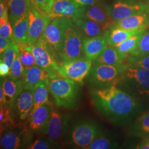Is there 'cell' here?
Returning a JSON list of instances; mask_svg holds the SVG:
<instances>
[{
  "mask_svg": "<svg viewBox=\"0 0 149 149\" xmlns=\"http://www.w3.org/2000/svg\"><path fill=\"white\" fill-rule=\"evenodd\" d=\"M96 111L108 121L117 125H126L138 117L143 107L133 96L119 89L116 85L95 89L91 92Z\"/></svg>",
  "mask_w": 149,
  "mask_h": 149,
  "instance_id": "1",
  "label": "cell"
},
{
  "mask_svg": "<svg viewBox=\"0 0 149 149\" xmlns=\"http://www.w3.org/2000/svg\"><path fill=\"white\" fill-rule=\"evenodd\" d=\"M80 84L60 76L49 79V91L58 107L72 109L77 106L80 97Z\"/></svg>",
  "mask_w": 149,
  "mask_h": 149,
  "instance_id": "2",
  "label": "cell"
},
{
  "mask_svg": "<svg viewBox=\"0 0 149 149\" xmlns=\"http://www.w3.org/2000/svg\"><path fill=\"white\" fill-rule=\"evenodd\" d=\"M128 67V64L93 65L88 75V81L92 85L99 88L117 85Z\"/></svg>",
  "mask_w": 149,
  "mask_h": 149,
  "instance_id": "3",
  "label": "cell"
},
{
  "mask_svg": "<svg viewBox=\"0 0 149 149\" xmlns=\"http://www.w3.org/2000/svg\"><path fill=\"white\" fill-rule=\"evenodd\" d=\"M24 48L33 54L37 65L47 70L50 73V79L61 76L59 72V61L43 34L36 43L28 45H24Z\"/></svg>",
  "mask_w": 149,
  "mask_h": 149,
  "instance_id": "4",
  "label": "cell"
},
{
  "mask_svg": "<svg viewBox=\"0 0 149 149\" xmlns=\"http://www.w3.org/2000/svg\"><path fill=\"white\" fill-rule=\"evenodd\" d=\"M83 40V34L71 19L64 33L60 58L65 61L82 57Z\"/></svg>",
  "mask_w": 149,
  "mask_h": 149,
  "instance_id": "5",
  "label": "cell"
},
{
  "mask_svg": "<svg viewBox=\"0 0 149 149\" xmlns=\"http://www.w3.org/2000/svg\"><path fill=\"white\" fill-rule=\"evenodd\" d=\"M101 134V129L91 120L76 123L70 132V144L77 148L87 149L92 142Z\"/></svg>",
  "mask_w": 149,
  "mask_h": 149,
  "instance_id": "6",
  "label": "cell"
},
{
  "mask_svg": "<svg viewBox=\"0 0 149 149\" xmlns=\"http://www.w3.org/2000/svg\"><path fill=\"white\" fill-rule=\"evenodd\" d=\"M106 6L114 22L143 12L149 8V3L144 0H114Z\"/></svg>",
  "mask_w": 149,
  "mask_h": 149,
  "instance_id": "7",
  "label": "cell"
},
{
  "mask_svg": "<svg viewBox=\"0 0 149 149\" xmlns=\"http://www.w3.org/2000/svg\"><path fill=\"white\" fill-rule=\"evenodd\" d=\"M92 62L85 56L65 61L60 65L59 74L64 77L82 84L90 72Z\"/></svg>",
  "mask_w": 149,
  "mask_h": 149,
  "instance_id": "8",
  "label": "cell"
},
{
  "mask_svg": "<svg viewBox=\"0 0 149 149\" xmlns=\"http://www.w3.org/2000/svg\"><path fill=\"white\" fill-rule=\"evenodd\" d=\"M29 28L25 45L36 43L45 31L49 23L53 20L46 12L42 10L32 1L29 11Z\"/></svg>",
  "mask_w": 149,
  "mask_h": 149,
  "instance_id": "9",
  "label": "cell"
},
{
  "mask_svg": "<svg viewBox=\"0 0 149 149\" xmlns=\"http://www.w3.org/2000/svg\"><path fill=\"white\" fill-rule=\"evenodd\" d=\"M71 19L69 18L66 17L54 18L49 23L43 33L47 42L55 55L58 61L62 48L64 33Z\"/></svg>",
  "mask_w": 149,
  "mask_h": 149,
  "instance_id": "10",
  "label": "cell"
},
{
  "mask_svg": "<svg viewBox=\"0 0 149 149\" xmlns=\"http://www.w3.org/2000/svg\"><path fill=\"white\" fill-rule=\"evenodd\" d=\"M120 81H124L135 93L149 96V70L128 65Z\"/></svg>",
  "mask_w": 149,
  "mask_h": 149,
  "instance_id": "11",
  "label": "cell"
},
{
  "mask_svg": "<svg viewBox=\"0 0 149 149\" xmlns=\"http://www.w3.org/2000/svg\"><path fill=\"white\" fill-rule=\"evenodd\" d=\"M69 116L64 117L53 106L48 122L40 132L45 137L55 142L64 136Z\"/></svg>",
  "mask_w": 149,
  "mask_h": 149,
  "instance_id": "12",
  "label": "cell"
},
{
  "mask_svg": "<svg viewBox=\"0 0 149 149\" xmlns=\"http://www.w3.org/2000/svg\"><path fill=\"white\" fill-rule=\"evenodd\" d=\"M34 88L24 85L11 106L21 121L29 119L33 107Z\"/></svg>",
  "mask_w": 149,
  "mask_h": 149,
  "instance_id": "13",
  "label": "cell"
},
{
  "mask_svg": "<svg viewBox=\"0 0 149 149\" xmlns=\"http://www.w3.org/2000/svg\"><path fill=\"white\" fill-rule=\"evenodd\" d=\"M28 133L27 129L19 124H13L1 134V149H18L24 146L23 135Z\"/></svg>",
  "mask_w": 149,
  "mask_h": 149,
  "instance_id": "14",
  "label": "cell"
},
{
  "mask_svg": "<svg viewBox=\"0 0 149 149\" xmlns=\"http://www.w3.org/2000/svg\"><path fill=\"white\" fill-rule=\"evenodd\" d=\"M84 6H81L74 0H54L50 17L56 18L66 17L72 19L80 18Z\"/></svg>",
  "mask_w": 149,
  "mask_h": 149,
  "instance_id": "15",
  "label": "cell"
},
{
  "mask_svg": "<svg viewBox=\"0 0 149 149\" xmlns=\"http://www.w3.org/2000/svg\"><path fill=\"white\" fill-rule=\"evenodd\" d=\"M80 18L88 19L101 25L104 31L112 26L114 21L107 10L105 5L101 2L90 6L84 7Z\"/></svg>",
  "mask_w": 149,
  "mask_h": 149,
  "instance_id": "16",
  "label": "cell"
},
{
  "mask_svg": "<svg viewBox=\"0 0 149 149\" xmlns=\"http://www.w3.org/2000/svg\"><path fill=\"white\" fill-rule=\"evenodd\" d=\"M112 26L129 31H140L149 28V8L143 12L114 22Z\"/></svg>",
  "mask_w": 149,
  "mask_h": 149,
  "instance_id": "17",
  "label": "cell"
},
{
  "mask_svg": "<svg viewBox=\"0 0 149 149\" xmlns=\"http://www.w3.org/2000/svg\"><path fill=\"white\" fill-rule=\"evenodd\" d=\"M108 45L103 36L84 38L82 53L86 58L92 61L99 58Z\"/></svg>",
  "mask_w": 149,
  "mask_h": 149,
  "instance_id": "18",
  "label": "cell"
},
{
  "mask_svg": "<svg viewBox=\"0 0 149 149\" xmlns=\"http://www.w3.org/2000/svg\"><path fill=\"white\" fill-rule=\"evenodd\" d=\"M53 108V105L49 102L39 107L32 113L29 119V128L33 132L41 131L47 123Z\"/></svg>",
  "mask_w": 149,
  "mask_h": 149,
  "instance_id": "19",
  "label": "cell"
},
{
  "mask_svg": "<svg viewBox=\"0 0 149 149\" xmlns=\"http://www.w3.org/2000/svg\"><path fill=\"white\" fill-rule=\"evenodd\" d=\"M24 84V78L17 80H13L9 78L3 82L1 80V86L2 87L5 98L3 104L1 105L12 106Z\"/></svg>",
  "mask_w": 149,
  "mask_h": 149,
  "instance_id": "20",
  "label": "cell"
},
{
  "mask_svg": "<svg viewBox=\"0 0 149 149\" xmlns=\"http://www.w3.org/2000/svg\"><path fill=\"white\" fill-rule=\"evenodd\" d=\"M71 20L85 37H96L103 35L104 28L96 22L82 18H74Z\"/></svg>",
  "mask_w": 149,
  "mask_h": 149,
  "instance_id": "21",
  "label": "cell"
},
{
  "mask_svg": "<svg viewBox=\"0 0 149 149\" xmlns=\"http://www.w3.org/2000/svg\"><path fill=\"white\" fill-rule=\"evenodd\" d=\"M128 55L121 53L114 46L108 45L106 49L97 59L93 61L95 65H116L123 64L127 60Z\"/></svg>",
  "mask_w": 149,
  "mask_h": 149,
  "instance_id": "22",
  "label": "cell"
},
{
  "mask_svg": "<svg viewBox=\"0 0 149 149\" xmlns=\"http://www.w3.org/2000/svg\"><path fill=\"white\" fill-rule=\"evenodd\" d=\"M32 0H7L8 17L12 26L29 13Z\"/></svg>",
  "mask_w": 149,
  "mask_h": 149,
  "instance_id": "23",
  "label": "cell"
},
{
  "mask_svg": "<svg viewBox=\"0 0 149 149\" xmlns=\"http://www.w3.org/2000/svg\"><path fill=\"white\" fill-rule=\"evenodd\" d=\"M139 31H140L127 30L112 25L104 31L103 36L108 45L114 46L130 37Z\"/></svg>",
  "mask_w": 149,
  "mask_h": 149,
  "instance_id": "24",
  "label": "cell"
},
{
  "mask_svg": "<svg viewBox=\"0 0 149 149\" xmlns=\"http://www.w3.org/2000/svg\"><path fill=\"white\" fill-rule=\"evenodd\" d=\"M51 77L50 73L37 65L28 70L24 77L25 85L34 88L39 83Z\"/></svg>",
  "mask_w": 149,
  "mask_h": 149,
  "instance_id": "25",
  "label": "cell"
},
{
  "mask_svg": "<svg viewBox=\"0 0 149 149\" xmlns=\"http://www.w3.org/2000/svg\"><path fill=\"white\" fill-rule=\"evenodd\" d=\"M12 27V40L18 45H25L29 28V13L15 23Z\"/></svg>",
  "mask_w": 149,
  "mask_h": 149,
  "instance_id": "26",
  "label": "cell"
},
{
  "mask_svg": "<svg viewBox=\"0 0 149 149\" xmlns=\"http://www.w3.org/2000/svg\"><path fill=\"white\" fill-rule=\"evenodd\" d=\"M49 79L39 83L34 87L33 90V107L31 115L39 107L49 102Z\"/></svg>",
  "mask_w": 149,
  "mask_h": 149,
  "instance_id": "27",
  "label": "cell"
},
{
  "mask_svg": "<svg viewBox=\"0 0 149 149\" xmlns=\"http://www.w3.org/2000/svg\"><path fill=\"white\" fill-rule=\"evenodd\" d=\"M130 134L136 136L149 135V112L144 113L135 119L131 128Z\"/></svg>",
  "mask_w": 149,
  "mask_h": 149,
  "instance_id": "28",
  "label": "cell"
},
{
  "mask_svg": "<svg viewBox=\"0 0 149 149\" xmlns=\"http://www.w3.org/2000/svg\"><path fill=\"white\" fill-rule=\"evenodd\" d=\"M148 29H145L139 31L130 37L116 44L114 47L117 48L121 53L129 56V54L136 47L141 38L144 35V33L148 31Z\"/></svg>",
  "mask_w": 149,
  "mask_h": 149,
  "instance_id": "29",
  "label": "cell"
},
{
  "mask_svg": "<svg viewBox=\"0 0 149 149\" xmlns=\"http://www.w3.org/2000/svg\"><path fill=\"white\" fill-rule=\"evenodd\" d=\"M118 143L112 139L101 134L86 149H108L117 148Z\"/></svg>",
  "mask_w": 149,
  "mask_h": 149,
  "instance_id": "30",
  "label": "cell"
},
{
  "mask_svg": "<svg viewBox=\"0 0 149 149\" xmlns=\"http://www.w3.org/2000/svg\"><path fill=\"white\" fill-rule=\"evenodd\" d=\"M19 53V49L18 44L13 40L3 54L1 55V61L7 64L11 69L13 62Z\"/></svg>",
  "mask_w": 149,
  "mask_h": 149,
  "instance_id": "31",
  "label": "cell"
},
{
  "mask_svg": "<svg viewBox=\"0 0 149 149\" xmlns=\"http://www.w3.org/2000/svg\"><path fill=\"white\" fill-rule=\"evenodd\" d=\"M1 133L11 125L15 124L12 119L11 106L1 105L0 108Z\"/></svg>",
  "mask_w": 149,
  "mask_h": 149,
  "instance_id": "32",
  "label": "cell"
},
{
  "mask_svg": "<svg viewBox=\"0 0 149 149\" xmlns=\"http://www.w3.org/2000/svg\"><path fill=\"white\" fill-rule=\"evenodd\" d=\"M149 54V31L145 32L139 42L138 44L129 56H141Z\"/></svg>",
  "mask_w": 149,
  "mask_h": 149,
  "instance_id": "33",
  "label": "cell"
},
{
  "mask_svg": "<svg viewBox=\"0 0 149 149\" xmlns=\"http://www.w3.org/2000/svg\"><path fill=\"white\" fill-rule=\"evenodd\" d=\"M27 70L24 68L19 58V53L13 62L10 69L9 78L13 80H17L24 77Z\"/></svg>",
  "mask_w": 149,
  "mask_h": 149,
  "instance_id": "34",
  "label": "cell"
},
{
  "mask_svg": "<svg viewBox=\"0 0 149 149\" xmlns=\"http://www.w3.org/2000/svg\"><path fill=\"white\" fill-rule=\"evenodd\" d=\"M19 49V58L24 68L28 70L36 65L33 54L24 48V45H18Z\"/></svg>",
  "mask_w": 149,
  "mask_h": 149,
  "instance_id": "35",
  "label": "cell"
},
{
  "mask_svg": "<svg viewBox=\"0 0 149 149\" xmlns=\"http://www.w3.org/2000/svg\"><path fill=\"white\" fill-rule=\"evenodd\" d=\"M56 144L55 141L46 138H38L32 143L27 145L26 149H49L56 148Z\"/></svg>",
  "mask_w": 149,
  "mask_h": 149,
  "instance_id": "36",
  "label": "cell"
},
{
  "mask_svg": "<svg viewBox=\"0 0 149 149\" xmlns=\"http://www.w3.org/2000/svg\"><path fill=\"white\" fill-rule=\"evenodd\" d=\"M128 63L131 66L141 68L149 71V54L141 56H128Z\"/></svg>",
  "mask_w": 149,
  "mask_h": 149,
  "instance_id": "37",
  "label": "cell"
},
{
  "mask_svg": "<svg viewBox=\"0 0 149 149\" xmlns=\"http://www.w3.org/2000/svg\"><path fill=\"white\" fill-rule=\"evenodd\" d=\"M32 2L42 10L46 12L49 15L51 12L54 0H32Z\"/></svg>",
  "mask_w": 149,
  "mask_h": 149,
  "instance_id": "38",
  "label": "cell"
},
{
  "mask_svg": "<svg viewBox=\"0 0 149 149\" xmlns=\"http://www.w3.org/2000/svg\"><path fill=\"white\" fill-rule=\"evenodd\" d=\"M0 36L1 37L12 39L13 27L10 21L0 27Z\"/></svg>",
  "mask_w": 149,
  "mask_h": 149,
  "instance_id": "39",
  "label": "cell"
},
{
  "mask_svg": "<svg viewBox=\"0 0 149 149\" xmlns=\"http://www.w3.org/2000/svg\"><path fill=\"white\" fill-rule=\"evenodd\" d=\"M13 41L11 39L0 37V54L2 55Z\"/></svg>",
  "mask_w": 149,
  "mask_h": 149,
  "instance_id": "40",
  "label": "cell"
},
{
  "mask_svg": "<svg viewBox=\"0 0 149 149\" xmlns=\"http://www.w3.org/2000/svg\"><path fill=\"white\" fill-rule=\"evenodd\" d=\"M81 6H90L101 2L103 0H74Z\"/></svg>",
  "mask_w": 149,
  "mask_h": 149,
  "instance_id": "41",
  "label": "cell"
},
{
  "mask_svg": "<svg viewBox=\"0 0 149 149\" xmlns=\"http://www.w3.org/2000/svg\"><path fill=\"white\" fill-rule=\"evenodd\" d=\"M10 73V68L9 66L3 63V61H1L0 62V76L1 77H5L9 75Z\"/></svg>",
  "mask_w": 149,
  "mask_h": 149,
  "instance_id": "42",
  "label": "cell"
},
{
  "mask_svg": "<svg viewBox=\"0 0 149 149\" xmlns=\"http://www.w3.org/2000/svg\"><path fill=\"white\" fill-rule=\"evenodd\" d=\"M136 149H149V135L144 136L141 142L137 145Z\"/></svg>",
  "mask_w": 149,
  "mask_h": 149,
  "instance_id": "43",
  "label": "cell"
},
{
  "mask_svg": "<svg viewBox=\"0 0 149 149\" xmlns=\"http://www.w3.org/2000/svg\"><path fill=\"white\" fill-rule=\"evenodd\" d=\"M4 98H5V95H4V93L3 91V89L2 86H1V88H0V104H2L3 101H4Z\"/></svg>",
  "mask_w": 149,
  "mask_h": 149,
  "instance_id": "44",
  "label": "cell"
},
{
  "mask_svg": "<svg viewBox=\"0 0 149 149\" xmlns=\"http://www.w3.org/2000/svg\"><path fill=\"white\" fill-rule=\"evenodd\" d=\"M145 1H146L147 2H148L149 3V0H145Z\"/></svg>",
  "mask_w": 149,
  "mask_h": 149,
  "instance_id": "45",
  "label": "cell"
}]
</instances>
